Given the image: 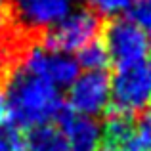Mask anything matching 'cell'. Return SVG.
<instances>
[{
  "instance_id": "cell-9",
  "label": "cell",
  "mask_w": 151,
  "mask_h": 151,
  "mask_svg": "<svg viewBox=\"0 0 151 151\" xmlns=\"http://www.w3.org/2000/svg\"><path fill=\"white\" fill-rule=\"evenodd\" d=\"M25 140L27 151H71L63 130L54 124H42L25 130Z\"/></svg>"
},
{
  "instance_id": "cell-10",
  "label": "cell",
  "mask_w": 151,
  "mask_h": 151,
  "mask_svg": "<svg viewBox=\"0 0 151 151\" xmlns=\"http://www.w3.org/2000/svg\"><path fill=\"white\" fill-rule=\"evenodd\" d=\"M78 67H84L86 71H105L107 65L111 63L107 48L101 40H94L82 50H78L77 55Z\"/></svg>"
},
{
  "instance_id": "cell-16",
  "label": "cell",
  "mask_w": 151,
  "mask_h": 151,
  "mask_svg": "<svg viewBox=\"0 0 151 151\" xmlns=\"http://www.w3.org/2000/svg\"><path fill=\"white\" fill-rule=\"evenodd\" d=\"M0 151H14L10 140H8V136H6V132H0Z\"/></svg>"
},
{
  "instance_id": "cell-17",
  "label": "cell",
  "mask_w": 151,
  "mask_h": 151,
  "mask_svg": "<svg viewBox=\"0 0 151 151\" xmlns=\"http://www.w3.org/2000/svg\"><path fill=\"white\" fill-rule=\"evenodd\" d=\"M6 4H10V0H0V6H6Z\"/></svg>"
},
{
  "instance_id": "cell-6",
  "label": "cell",
  "mask_w": 151,
  "mask_h": 151,
  "mask_svg": "<svg viewBox=\"0 0 151 151\" xmlns=\"http://www.w3.org/2000/svg\"><path fill=\"white\" fill-rule=\"evenodd\" d=\"M23 71L40 77L54 84L55 88H63V86H71L78 77V67L77 58L71 54H61V52H52L46 50L40 44H33L27 48L23 54L21 63H19Z\"/></svg>"
},
{
  "instance_id": "cell-3",
  "label": "cell",
  "mask_w": 151,
  "mask_h": 151,
  "mask_svg": "<svg viewBox=\"0 0 151 151\" xmlns=\"http://www.w3.org/2000/svg\"><path fill=\"white\" fill-rule=\"evenodd\" d=\"M113 105L121 113H142L151 105V58L132 65L117 67L111 78Z\"/></svg>"
},
{
  "instance_id": "cell-7",
  "label": "cell",
  "mask_w": 151,
  "mask_h": 151,
  "mask_svg": "<svg viewBox=\"0 0 151 151\" xmlns=\"http://www.w3.org/2000/svg\"><path fill=\"white\" fill-rule=\"evenodd\" d=\"M111 78L105 71H86L69 86L67 109L84 117H96L109 107Z\"/></svg>"
},
{
  "instance_id": "cell-11",
  "label": "cell",
  "mask_w": 151,
  "mask_h": 151,
  "mask_svg": "<svg viewBox=\"0 0 151 151\" xmlns=\"http://www.w3.org/2000/svg\"><path fill=\"white\" fill-rule=\"evenodd\" d=\"M128 14L130 19L151 37V0H132Z\"/></svg>"
},
{
  "instance_id": "cell-4",
  "label": "cell",
  "mask_w": 151,
  "mask_h": 151,
  "mask_svg": "<svg viewBox=\"0 0 151 151\" xmlns=\"http://www.w3.org/2000/svg\"><path fill=\"white\" fill-rule=\"evenodd\" d=\"M103 44L109 59L117 67L132 65L151 58V37L140 29L130 17H113L103 25Z\"/></svg>"
},
{
  "instance_id": "cell-5",
  "label": "cell",
  "mask_w": 151,
  "mask_h": 151,
  "mask_svg": "<svg viewBox=\"0 0 151 151\" xmlns=\"http://www.w3.org/2000/svg\"><path fill=\"white\" fill-rule=\"evenodd\" d=\"M10 12L17 29L40 42L50 27L71 14V0H10Z\"/></svg>"
},
{
  "instance_id": "cell-12",
  "label": "cell",
  "mask_w": 151,
  "mask_h": 151,
  "mask_svg": "<svg viewBox=\"0 0 151 151\" xmlns=\"http://www.w3.org/2000/svg\"><path fill=\"white\" fill-rule=\"evenodd\" d=\"M84 2L100 17H105V15H119L122 12H128L132 0H84Z\"/></svg>"
},
{
  "instance_id": "cell-8",
  "label": "cell",
  "mask_w": 151,
  "mask_h": 151,
  "mask_svg": "<svg viewBox=\"0 0 151 151\" xmlns=\"http://www.w3.org/2000/svg\"><path fill=\"white\" fill-rule=\"evenodd\" d=\"M59 124H61V130L69 142L71 151H100L101 126L92 117L67 111L59 119Z\"/></svg>"
},
{
  "instance_id": "cell-13",
  "label": "cell",
  "mask_w": 151,
  "mask_h": 151,
  "mask_svg": "<svg viewBox=\"0 0 151 151\" xmlns=\"http://www.w3.org/2000/svg\"><path fill=\"white\" fill-rule=\"evenodd\" d=\"M17 31L19 29L14 23V17H12V12H10V4L0 6V46L10 42L17 35Z\"/></svg>"
},
{
  "instance_id": "cell-14",
  "label": "cell",
  "mask_w": 151,
  "mask_h": 151,
  "mask_svg": "<svg viewBox=\"0 0 151 151\" xmlns=\"http://www.w3.org/2000/svg\"><path fill=\"white\" fill-rule=\"evenodd\" d=\"M136 130H138V136H140L142 144H144V149L151 151V111H145L140 117Z\"/></svg>"
},
{
  "instance_id": "cell-15",
  "label": "cell",
  "mask_w": 151,
  "mask_h": 151,
  "mask_svg": "<svg viewBox=\"0 0 151 151\" xmlns=\"http://www.w3.org/2000/svg\"><path fill=\"white\" fill-rule=\"evenodd\" d=\"M10 124V105L4 92V86H0V128H6Z\"/></svg>"
},
{
  "instance_id": "cell-1",
  "label": "cell",
  "mask_w": 151,
  "mask_h": 151,
  "mask_svg": "<svg viewBox=\"0 0 151 151\" xmlns=\"http://www.w3.org/2000/svg\"><path fill=\"white\" fill-rule=\"evenodd\" d=\"M10 105V124L21 130L50 124L67 113V105L54 84L15 67L4 82Z\"/></svg>"
},
{
  "instance_id": "cell-2",
  "label": "cell",
  "mask_w": 151,
  "mask_h": 151,
  "mask_svg": "<svg viewBox=\"0 0 151 151\" xmlns=\"http://www.w3.org/2000/svg\"><path fill=\"white\" fill-rule=\"evenodd\" d=\"M103 31V19L90 8H81L50 27L40 38V46L52 52L71 54L98 40Z\"/></svg>"
}]
</instances>
